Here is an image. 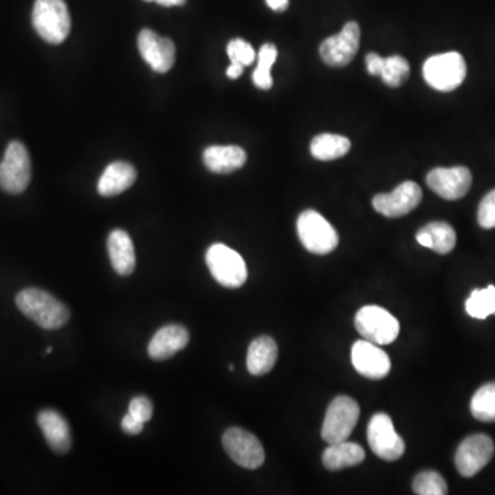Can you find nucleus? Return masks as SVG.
<instances>
[{
    "label": "nucleus",
    "instance_id": "obj_38",
    "mask_svg": "<svg viewBox=\"0 0 495 495\" xmlns=\"http://www.w3.org/2000/svg\"><path fill=\"white\" fill-rule=\"evenodd\" d=\"M146 2H156V4H161V6L172 7L182 6L186 0H146Z\"/></svg>",
    "mask_w": 495,
    "mask_h": 495
},
{
    "label": "nucleus",
    "instance_id": "obj_8",
    "mask_svg": "<svg viewBox=\"0 0 495 495\" xmlns=\"http://www.w3.org/2000/svg\"><path fill=\"white\" fill-rule=\"evenodd\" d=\"M359 405L350 396H338L330 402L322 426V439L338 443L348 439L359 419Z\"/></svg>",
    "mask_w": 495,
    "mask_h": 495
},
{
    "label": "nucleus",
    "instance_id": "obj_39",
    "mask_svg": "<svg viewBox=\"0 0 495 495\" xmlns=\"http://www.w3.org/2000/svg\"><path fill=\"white\" fill-rule=\"evenodd\" d=\"M46 353H47V354H51V353H53V348H51V346H49V348H47V350H46Z\"/></svg>",
    "mask_w": 495,
    "mask_h": 495
},
{
    "label": "nucleus",
    "instance_id": "obj_19",
    "mask_svg": "<svg viewBox=\"0 0 495 495\" xmlns=\"http://www.w3.org/2000/svg\"><path fill=\"white\" fill-rule=\"evenodd\" d=\"M108 252L114 271L122 277L131 275L137 265L134 244L124 230H113L108 237Z\"/></svg>",
    "mask_w": 495,
    "mask_h": 495
},
{
    "label": "nucleus",
    "instance_id": "obj_17",
    "mask_svg": "<svg viewBox=\"0 0 495 495\" xmlns=\"http://www.w3.org/2000/svg\"><path fill=\"white\" fill-rule=\"evenodd\" d=\"M38 424L50 449L57 454H67L72 447V434L67 419L53 409H44L38 414Z\"/></svg>",
    "mask_w": 495,
    "mask_h": 495
},
{
    "label": "nucleus",
    "instance_id": "obj_29",
    "mask_svg": "<svg viewBox=\"0 0 495 495\" xmlns=\"http://www.w3.org/2000/svg\"><path fill=\"white\" fill-rule=\"evenodd\" d=\"M409 75H410V67L403 57L391 56L382 58L379 76H382L385 85L390 87H400L408 79Z\"/></svg>",
    "mask_w": 495,
    "mask_h": 495
},
{
    "label": "nucleus",
    "instance_id": "obj_23",
    "mask_svg": "<svg viewBox=\"0 0 495 495\" xmlns=\"http://www.w3.org/2000/svg\"><path fill=\"white\" fill-rule=\"evenodd\" d=\"M364 450L358 443L343 442L332 443L322 454V464L329 471H340L344 468L359 465L364 461Z\"/></svg>",
    "mask_w": 495,
    "mask_h": 495
},
{
    "label": "nucleus",
    "instance_id": "obj_25",
    "mask_svg": "<svg viewBox=\"0 0 495 495\" xmlns=\"http://www.w3.org/2000/svg\"><path fill=\"white\" fill-rule=\"evenodd\" d=\"M429 238V249L440 255H447L454 249L457 234L446 221H432L421 229Z\"/></svg>",
    "mask_w": 495,
    "mask_h": 495
},
{
    "label": "nucleus",
    "instance_id": "obj_32",
    "mask_svg": "<svg viewBox=\"0 0 495 495\" xmlns=\"http://www.w3.org/2000/svg\"><path fill=\"white\" fill-rule=\"evenodd\" d=\"M478 221L481 228H495V189L491 190V192L482 200L481 205H479Z\"/></svg>",
    "mask_w": 495,
    "mask_h": 495
},
{
    "label": "nucleus",
    "instance_id": "obj_24",
    "mask_svg": "<svg viewBox=\"0 0 495 495\" xmlns=\"http://www.w3.org/2000/svg\"><path fill=\"white\" fill-rule=\"evenodd\" d=\"M348 138L338 134H320L311 140L310 152L312 158L320 161L338 160L350 152Z\"/></svg>",
    "mask_w": 495,
    "mask_h": 495
},
{
    "label": "nucleus",
    "instance_id": "obj_15",
    "mask_svg": "<svg viewBox=\"0 0 495 495\" xmlns=\"http://www.w3.org/2000/svg\"><path fill=\"white\" fill-rule=\"evenodd\" d=\"M351 362L356 372L370 380H382L391 372L390 356L377 344L358 340L351 348Z\"/></svg>",
    "mask_w": 495,
    "mask_h": 495
},
{
    "label": "nucleus",
    "instance_id": "obj_26",
    "mask_svg": "<svg viewBox=\"0 0 495 495\" xmlns=\"http://www.w3.org/2000/svg\"><path fill=\"white\" fill-rule=\"evenodd\" d=\"M471 413L482 423H495V382L476 391L471 400Z\"/></svg>",
    "mask_w": 495,
    "mask_h": 495
},
{
    "label": "nucleus",
    "instance_id": "obj_36",
    "mask_svg": "<svg viewBox=\"0 0 495 495\" xmlns=\"http://www.w3.org/2000/svg\"><path fill=\"white\" fill-rule=\"evenodd\" d=\"M267 6L274 12H285L289 6V0H266Z\"/></svg>",
    "mask_w": 495,
    "mask_h": 495
},
{
    "label": "nucleus",
    "instance_id": "obj_7",
    "mask_svg": "<svg viewBox=\"0 0 495 495\" xmlns=\"http://www.w3.org/2000/svg\"><path fill=\"white\" fill-rule=\"evenodd\" d=\"M356 328L364 340L377 346L393 343L400 335V320L379 306H364L356 317Z\"/></svg>",
    "mask_w": 495,
    "mask_h": 495
},
{
    "label": "nucleus",
    "instance_id": "obj_1",
    "mask_svg": "<svg viewBox=\"0 0 495 495\" xmlns=\"http://www.w3.org/2000/svg\"><path fill=\"white\" fill-rule=\"evenodd\" d=\"M15 304L25 317L46 330L59 329L70 318L69 309L43 289H22L15 297Z\"/></svg>",
    "mask_w": 495,
    "mask_h": 495
},
{
    "label": "nucleus",
    "instance_id": "obj_2",
    "mask_svg": "<svg viewBox=\"0 0 495 495\" xmlns=\"http://www.w3.org/2000/svg\"><path fill=\"white\" fill-rule=\"evenodd\" d=\"M33 28L44 41L59 44L70 32V14L64 0H36Z\"/></svg>",
    "mask_w": 495,
    "mask_h": 495
},
{
    "label": "nucleus",
    "instance_id": "obj_12",
    "mask_svg": "<svg viewBox=\"0 0 495 495\" xmlns=\"http://www.w3.org/2000/svg\"><path fill=\"white\" fill-rule=\"evenodd\" d=\"M494 442L484 434L466 437L455 453V466L464 478H472L491 461L494 455Z\"/></svg>",
    "mask_w": 495,
    "mask_h": 495
},
{
    "label": "nucleus",
    "instance_id": "obj_16",
    "mask_svg": "<svg viewBox=\"0 0 495 495\" xmlns=\"http://www.w3.org/2000/svg\"><path fill=\"white\" fill-rule=\"evenodd\" d=\"M138 49L142 58L155 72L166 73L176 64V44L171 39L143 30L138 36Z\"/></svg>",
    "mask_w": 495,
    "mask_h": 495
},
{
    "label": "nucleus",
    "instance_id": "obj_21",
    "mask_svg": "<svg viewBox=\"0 0 495 495\" xmlns=\"http://www.w3.org/2000/svg\"><path fill=\"white\" fill-rule=\"evenodd\" d=\"M137 181V171L131 164L116 161L106 166L98 182V193L104 197L122 194Z\"/></svg>",
    "mask_w": 495,
    "mask_h": 495
},
{
    "label": "nucleus",
    "instance_id": "obj_9",
    "mask_svg": "<svg viewBox=\"0 0 495 495\" xmlns=\"http://www.w3.org/2000/svg\"><path fill=\"white\" fill-rule=\"evenodd\" d=\"M367 442L372 452L382 460L396 461L405 454V442L396 434L392 419L388 414L377 413L370 418Z\"/></svg>",
    "mask_w": 495,
    "mask_h": 495
},
{
    "label": "nucleus",
    "instance_id": "obj_35",
    "mask_svg": "<svg viewBox=\"0 0 495 495\" xmlns=\"http://www.w3.org/2000/svg\"><path fill=\"white\" fill-rule=\"evenodd\" d=\"M382 57L376 53H369L366 56L367 72L372 76H379L380 67H382Z\"/></svg>",
    "mask_w": 495,
    "mask_h": 495
},
{
    "label": "nucleus",
    "instance_id": "obj_20",
    "mask_svg": "<svg viewBox=\"0 0 495 495\" xmlns=\"http://www.w3.org/2000/svg\"><path fill=\"white\" fill-rule=\"evenodd\" d=\"M205 166L215 174H231L247 163V153L239 146H210L202 156Z\"/></svg>",
    "mask_w": 495,
    "mask_h": 495
},
{
    "label": "nucleus",
    "instance_id": "obj_30",
    "mask_svg": "<svg viewBox=\"0 0 495 495\" xmlns=\"http://www.w3.org/2000/svg\"><path fill=\"white\" fill-rule=\"evenodd\" d=\"M413 491L418 495H446L449 490L440 473L435 471H424L414 479Z\"/></svg>",
    "mask_w": 495,
    "mask_h": 495
},
{
    "label": "nucleus",
    "instance_id": "obj_13",
    "mask_svg": "<svg viewBox=\"0 0 495 495\" xmlns=\"http://www.w3.org/2000/svg\"><path fill=\"white\" fill-rule=\"evenodd\" d=\"M427 184L439 197L455 202L468 194L472 186V174L466 166L435 168L427 176Z\"/></svg>",
    "mask_w": 495,
    "mask_h": 495
},
{
    "label": "nucleus",
    "instance_id": "obj_3",
    "mask_svg": "<svg viewBox=\"0 0 495 495\" xmlns=\"http://www.w3.org/2000/svg\"><path fill=\"white\" fill-rule=\"evenodd\" d=\"M205 262L216 283L225 288H241L247 281L248 268L244 259L228 245L213 244L208 248Z\"/></svg>",
    "mask_w": 495,
    "mask_h": 495
},
{
    "label": "nucleus",
    "instance_id": "obj_31",
    "mask_svg": "<svg viewBox=\"0 0 495 495\" xmlns=\"http://www.w3.org/2000/svg\"><path fill=\"white\" fill-rule=\"evenodd\" d=\"M228 56L231 64L242 65L244 68L249 67L256 58L254 47L242 39H233L228 44Z\"/></svg>",
    "mask_w": 495,
    "mask_h": 495
},
{
    "label": "nucleus",
    "instance_id": "obj_10",
    "mask_svg": "<svg viewBox=\"0 0 495 495\" xmlns=\"http://www.w3.org/2000/svg\"><path fill=\"white\" fill-rule=\"evenodd\" d=\"M361 43V28L356 21L344 25L338 35L325 39L320 44V58L332 68H343L350 64L358 53Z\"/></svg>",
    "mask_w": 495,
    "mask_h": 495
},
{
    "label": "nucleus",
    "instance_id": "obj_33",
    "mask_svg": "<svg viewBox=\"0 0 495 495\" xmlns=\"http://www.w3.org/2000/svg\"><path fill=\"white\" fill-rule=\"evenodd\" d=\"M129 413L140 423H148V419L153 417L152 400L143 395L135 396L134 400L130 402Z\"/></svg>",
    "mask_w": 495,
    "mask_h": 495
},
{
    "label": "nucleus",
    "instance_id": "obj_11",
    "mask_svg": "<svg viewBox=\"0 0 495 495\" xmlns=\"http://www.w3.org/2000/svg\"><path fill=\"white\" fill-rule=\"evenodd\" d=\"M221 443L229 457L242 468L257 469L265 463L262 443L251 432L234 427L223 434Z\"/></svg>",
    "mask_w": 495,
    "mask_h": 495
},
{
    "label": "nucleus",
    "instance_id": "obj_22",
    "mask_svg": "<svg viewBox=\"0 0 495 495\" xmlns=\"http://www.w3.org/2000/svg\"><path fill=\"white\" fill-rule=\"evenodd\" d=\"M278 358V346L270 336H260L248 348L247 367L254 376L267 374Z\"/></svg>",
    "mask_w": 495,
    "mask_h": 495
},
{
    "label": "nucleus",
    "instance_id": "obj_4",
    "mask_svg": "<svg viewBox=\"0 0 495 495\" xmlns=\"http://www.w3.org/2000/svg\"><path fill=\"white\" fill-rule=\"evenodd\" d=\"M297 234L307 251L328 255L338 245V234L329 221L317 211L307 210L297 219Z\"/></svg>",
    "mask_w": 495,
    "mask_h": 495
},
{
    "label": "nucleus",
    "instance_id": "obj_14",
    "mask_svg": "<svg viewBox=\"0 0 495 495\" xmlns=\"http://www.w3.org/2000/svg\"><path fill=\"white\" fill-rule=\"evenodd\" d=\"M423 200V190L416 182H403L393 192L377 194L374 208L387 218H400L418 207Z\"/></svg>",
    "mask_w": 495,
    "mask_h": 495
},
{
    "label": "nucleus",
    "instance_id": "obj_6",
    "mask_svg": "<svg viewBox=\"0 0 495 495\" xmlns=\"http://www.w3.org/2000/svg\"><path fill=\"white\" fill-rule=\"evenodd\" d=\"M32 168L27 148L21 142L7 146L0 163V189L9 194H21L30 186Z\"/></svg>",
    "mask_w": 495,
    "mask_h": 495
},
{
    "label": "nucleus",
    "instance_id": "obj_5",
    "mask_svg": "<svg viewBox=\"0 0 495 495\" xmlns=\"http://www.w3.org/2000/svg\"><path fill=\"white\" fill-rule=\"evenodd\" d=\"M427 85L443 93L455 90L466 76V64L460 53H445L429 57L423 67Z\"/></svg>",
    "mask_w": 495,
    "mask_h": 495
},
{
    "label": "nucleus",
    "instance_id": "obj_27",
    "mask_svg": "<svg viewBox=\"0 0 495 495\" xmlns=\"http://www.w3.org/2000/svg\"><path fill=\"white\" fill-rule=\"evenodd\" d=\"M465 310L476 320H486L490 315L495 314V286L475 289L465 302Z\"/></svg>",
    "mask_w": 495,
    "mask_h": 495
},
{
    "label": "nucleus",
    "instance_id": "obj_37",
    "mask_svg": "<svg viewBox=\"0 0 495 495\" xmlns=\"http://www.w3.org/2000/svg\"><path fill=\"white\" fill-rule=\"evenodd\" d=\"M242 72H244V67L242 65L238 64H230V67L228 68V72H226V75H228L230 79H238L239 76H241Z\"/></svg>",
    "mask_w": 495,
    "mask_h": 495
},
{
    "label": "nucleus",
    "instance_id": "obj_28",
    "mask_svg": "<svg viewBox=\"0 0 495 495\" xmlns=\"http://www.w3.org/2000/svg\"><path fill=\"white\" fill-rule=\"evenodd\" d=\"M278 50L274 44L266 43L260 47L259 56H257V67L255 69L254 79L255 86L260 90H270L273 87V79H271V67L277 61Z\"/></svg>",
    "mask_w": 495,
    "mask_h": 495
},
{
    "label": "nucleus",
    "instance_id": "obj_34",
    "mask_svg": "<svg viewBox=\"0 0 495 495\" xmlns=\"http://www.w3.org/2000/svg\"><path fill=\"white\" fill-rule=\"evenodd\" d=\"M122 429L126 432V434L138 435L143 431V423L138 421L131 414L127 413L126 416L122 417Z\"/></svg>",
    "mask_w": 495,
    "mask_h": 495
},
{
    "label": "nucleus",
    "instance_id": "obj_18",
    "mask_svg": "<svg viewBox=\"0 0 495 495\" xmlns=\"http://www.w3.org/2000/svg\"><path fill=\"white\" fill-rule=\"evenodd\" d=\"M190 336L182 325H166L161 328L148 343V353L155 361H166L189 344Z\"/></svg>",
    "mask_w": 495,
    "mask_h": 495
}]
</instances>
